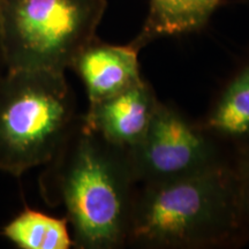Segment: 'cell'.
Here are the masks:
<instances>
[{
    "label": "cell",
    "mask_w": 249,
    "mask_h": 249,
    "mask_svg": "<svg viewBox=\"0 0 249 249\" xmlns=\"http://www.w3.org/2000/svg\"><path fill=\"white\" fill-rule=\"evenodd\" d=\"M225 0H149L143 27L132 42L139 50L165 37L198 33Z\"/></svg>",
    "instance_id": "obj_9"
},
{
    "label": "cell",
    "mask_w": 249,
    "mask_h": 249,
    "mask_svg": "<svg viewBox=\"0 0 249 249\" xmlns=\"http://www.w3.org/2000/svg\"><path fill=\"white\" fill-rule=\"evenodd\" d=\"M248 241L233 160L185 178L139 186L127 247L233 248Z\"/></svg>",
    "instance_id": "obj_2"
},
{
    "label": "cell",
    "mask_w": 249,
    "mask_h": 249,
    "mask_svg": "<svg viewBox=\"0 0 249 249\" xmlns=\"http://www.w3.org/2000/svg\"><path fill=\"white\" fill-rule=\"evenodd\" d=\"M80 116L65 73L0 74V172L21 178L27 171L44 166Z\"/></svg>",
    "instance_id": "obj_3"
},
{
    "label": "cell",
    "mask_w": 249,
    "mask_h": 249,
    "mask_svg": "<svg viewBox=\"0 0 249 249\" xmlns=\"http://www.w3.org/2000/svg\"><path fill=\"white\" fill-rule=\"evenodd\" d=\"M160 99L143 79L117 95L88 107L83 119L105 141L130 151L147 132Z\"/></svg>",
    "instance_id": "obj_6"
},
{
    "label": "cell",
    "mask_w": 249,
    "mask_h": 249,
    "mask_svg": "<svg viewBox=\"0 0 249 249\" xmlns=\"http://www.w3.org/2000/svg\"><path fill=\"white\" fill-rule=\"evenodd\" d=\"M139 50L132 43L116 45L97 36L75 58L71 70L85 87L89 107L117 95L144 79Z\"/></svg>",
    "instance_id": "obj_7"
},
{
    "label": "cell",
    "mask_w": 249,
    "mask_h": 249,
    "mask_svg": "<svg viewBox=\"0 0 249 249\" xmlns=\"http://www.w3.org/2000/svg\"><path fill=\"white\" fill-rule=\"evenodd\" d=\"M6 71L4 57H2V50H1V43H0V74H2Z\"/></svg>",
    "instance_id": "obj_12"
},
{
    "label": "cell",
    "mask_w": 249,
    "mask_h": 249,
    "mask_svg": "<svg viewBox=\"0 0 249 249\" xmlns=\"http://www.w3.org/2000/svg\"><path fill=\"white\" fill-rule=\"evenodd\" d=\"M202 127L231 154L249 148V51L218 90Z\"/></svg>",
    "instance_id": "obj_8"
},
{
    "label": "cell",
    "mask_w": 249,
    "mask_h": 249,
    "mask_svg": "<svg viewBox=\"0 0 249 249\" xmlns=\"http://www.w3.org/2000/svg\"><path fill=\"white\" fill-rule=\"evenodd\" d=\"M245 1H246V2H247V4L249 5V0H245Z\"/></svg>",
    "instance_id": "obj_13"
},
{
    "label": "cell",
    "mask_w": 249,
    "mask_h": 249,
    "mask_svg": "<svg viewBox=\"0 0 249 249\" xmlns=\"http://www.w3.org/2000/svg\"><path fill=\"white\" fill-rule=\"evenodd\" d=\"M107 0H0L6 71L71 70L95 38Z\"/></svg>",
    "instance_id": "obj_4"
},
{
    "label": "cell",
    "mask_w": 249,
    "mask_h": 249,
    "mask_svg": "<svg viewBox=\"0 0 249 249\" xmlns=\"http://www.w3.org/2000/svg\"><path fill=\"white\" fill-rule=\"evenodd\" d=\"M1 235L20 249H70L73 246L67 218L24 208L2 227Z\"/></svg>",
    "instance_id": "obj_10"
},
{
    "label": "cell",
    "mask_w": 249,
    "mask_h": 249,
    "mask_svg": "<svg viewBox=\"0 0 249 249\" xmlns=\"http://www.w3.org/2000/svg\"><path fill=\"white\" fill-rule=\"evenodd\" d=\"M138 188L128 151L105 141L83 114L39 176L43 201L64 208L77 249L127 247Z\"/></svg>",
    "instance_id": "obj_1"
},
{
    "label": "cell",
    "mask_w": 249,
    "mask_h": 249,
    "mask_svg": "<svg viewBox=\"0 0 249 249\" xmlns=\"http://www.w3.org/2000/svg\"><path fill=\"white\" fill-rule=\"evenodd\" d=\"M233 165L238 180L242 216L249 234V148L233 154Z\"/></svg>",
    "instance_id": "obj_11"
},
{
    "label": "cell",
    "mask_w": 249,
    "mask_h": 249,
    "mask_svg": "<svg viewBox=\"0 0 249 249\" xmlns=\"http://www.w3.org/2000/svg\"><path fill=\"white\" fill-rule=\"evenodd\" d=\"M128 155L139 186L185 178L233 160L200 121L161 101L143 139Z\"/></svg>",
    "instance_id": "obj_5"
}]
</instances>
